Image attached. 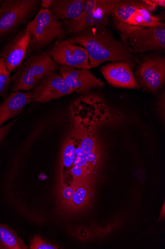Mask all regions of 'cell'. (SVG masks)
Returning a JSON list of instances; mask_svg holds the SVG:
<instances>
[{
    "mask_svg": "<svg viewBox=\"0 0 165 249\" xmlns=\"http://www.w3.org/2000/svg\"><path fill=\"white\" fill-rule=\"evenodd\" d=\"M75 187V193L64 210L67 212H78L89 204L91 196V184L82 183Z\"/></svg>",
    "mask_w": 165,
    "mask_h": 249,
    "instance_id": "e0dca14e",
    "label": "cell"
},
{
    "mask_svg": "<svg viewBox=\"0 0 165 249\" xmlns=\"http://www.w3.org/2000/svg\"><path fill=\"white\" fill-rule=\"evenodd\" d=\"M29 246L9 226L0 223V249H27Z\"/></svg>",
    "mask_w": 165,
    "mask_h": 249,
    "instance_id": "d6986e66",
    "label": "cell"
},
{
    "mask_svg": "<svg viewBox=\"0 0 165 249\" xmlns=\"http://www.w3.org/2000/svg\"><path fill=\"white\" fill-rule=\"evenodd\" d=\"M135 75L145 89L157 92L165 82V58L157 56L146 59L137 68Z\"/></svg>",
    "mask_w": 165,
    "mask_h": 249,
    "instance_id": "ba28073f",
    "label": "cell"
},
{
    "mask_svg": "<svg viewBox=\"0 0 165 249\" xmlns=\"http://www.w3.org/2000/svg\"><path fill=\"white\" fill-rule=\"evenodd\" d=\"M16 122V120H15L5 125H2L0 127V144H1L4 140L6 136L8 134L12 126Z\"/></svg>",
    "mask_w": 165,
    "mask_h": 249,
    "instance_id": "7402d4cb",
    "label": "cell"
},
{
    "mask_svg": "<svg viewBox=\"0 0 165 249\" xmlns=\"http://www.w3.org/2000/svg\"><path fill=\"white\" fill-rule=\"evenodd\" d=\"M110 16L106 0H86L81 15L76 19L65 20L64 28L69 33L78 34L92 27H106Z\"/></svg>",
    "mask_w": 165,
    "mask_h": 249,
    "instance_id": "5b68a950",
    "label": "cell"
},
{
    "mask_svg": "<svg viewBox=\"0 0 165 249\" xmlns=\"http://www.w3.org/2000/svg\"><path fill=\"white\" fill-rule=\"evenodd\" d=\"M75 144L72 136L65 142L62 150L60 171V183L68 184L71 170L76 157Z\"/></svg>",
    "mask_w": 165,
    "mask_h": 249,
    "instance_id": "2e32d148",
    "label": "cell"
},
{
    "mask_svg": "<svg viewBox=\"0 0 165 249\" xmlns=\"http://www.w3.org/2000/svg\"><path fill=\"white\" fill-rule=\"evenodd\" d=\"M125 24L145 28H165V24L159 17L153 15L147 9H139L133 13Z\"/></svg>",
    "mask_w": 165,
    "mask_h": 249,
    "instance_id": "ac0fdd59",
    "label": "cell"
},
{
    "mask_svg": "<svg viewBox=\"0 0 165 249\" xmlns=\"http://www.w3.org/2000/svg\"><path fill=\"white\" fill-rule=\"evenodd\" d=\"M148 3L156 7L159 6L161 7L165 8V0H147Z\"/></svg>",
    "mask_w": 165,
    "mask_h": 249,
    "instance_id": "603a6c76",
    "label": "cell"
},
{
    "mask_svg": "<svg viewBox=\"0 0 165 249\" xmlns=\"http://www.w3.org/2000/svg\"><path fill=\"white\" fill-rule=\"evenodd\" d=\"M106 2L110 10V16L115 21L123 23L137 10L145 9L151 12L156 9V7L150 4L145 0H106Z\"/></svg>",
    "mask_w": 165,
    "mask_h": 249,
    "instance_id": "5bb4252c",
    "label": "cell"
},
{
    "mask_svg": "<svg viewBox=\"0 0 165 249\" xmlns=\"http://www.w3.org/2000/svg\"><path fill=\"white\" fill-rule=\"evenodd\" d=\"M38 48L46 46L64 36L63 26L48 9H41L28 24L26 29Z\"/></svg>",
    "mask_w": 165,
    "mask_h": 249,
    "instance_id": "8992f818",
    "label": "cell"
},
{
    "mask_svg": "<svg viewBox=\"0 0 165 249\" xmlns=\"http://www.w3.org/2000/svg\"><path fill=\"white\" fill-rule=\"evenodd\" d=\"M47 53L61 66L88 70L91 69L87 51L67 40L57 43Z\"/></svg>",
    "mask_w": 165,
    "mask_h": 249,
    "instance_id": "52a82bcc",
    "label": "cell"
},
{
    "mask_svg": "<svg viewBox=\"0 0 165 249\" xmlns=\"http://www.w3.org/2000/svg\"><path fill=\"white\" fill-rule=\"evenodd\" d=\"M32 90L12 92L0 105V127L7 121L18 116L25 107L32 102Z\"/></svg>",
    "mask_w": 165,
    "mask_h": 249,
    "instance_id": "4fadbf2b",
    "label": "cell"
},
{
    "mask_svg": "<svg viewBox=\"0 0 165 249\" xmlns=\"http://www.w3.org/2000/svg\"><path fill=\"white\" fill-rule=\"evenodd\" d=\"M84 3L85 0H53L49 10L58 20H73L81 15Z\"/></svg>",
    "mask_w": 165,
    "mask_h": 249,
    "instance_id": "9a60e30c",
    "label": "cell"
},
{
    "mask_svg": "<svg viewBox=\"0 0 165 249\" xmlns=\"http://www.w3.org/2000/svg\"><path fill=\"white\" fill-rule=\"evenodd\" d=\"M74 92L61 75L51 72L32 90V102L45 103Z\"/></svg>",
    "mask_w": 165,
    "mask_h": 249,
    "instance_id": "9c48e42d",
    "label": "cell"
},
{
    "mask_svg": "<svg viewBox=\"0 0 165 249\" xmlns=\"http://www.w3.org/2000/svg\"><path fill=\"white\" fill-rule=\"evenodd\" d=\"M31 39L30 32L26 29L23 30L10 41L0 53V58L11 72L25 59Z\"/></svg>",
    "mask_w": 165,
    "mask_h": 249,
    "instance_id": "30bf717a",
    "label": "cell"
},
{
    "mask_svg": "<svg viewBox=\"0 0 165 249\" xmlns=\"http://www.w3.org/2000/svg\"><path fill=\"white\" fill-rule=\"evenodd\" d=\"M115 27L129 41L133 52L143 54L165 49V28H145L115 21Z\"/></svg>",
    "mask_w": 165,
    "mask_h": 249,
    "instance_id": "3957f363",
    "label": "cell"
},
{
    "mask_svg": "<svg viewBox=\"0 0 165 249\" xmlns=\"http://www.w3.org/2000/svg\"><path fill=\"white\" fill-rule=\"evenodd\" d=\"M59 69V65L47 53L32 56L12 77V91H30L47 74Z\"/></svg>",
    "mask_w": 165,
    "mask_h": 249,
    "instance_id": "7a4b0ae2",
    "label": "cell"
},
{
    "mask_svg": "<svg viewBox=\"0 0 165 249\" xmlns=\"http://www.w3.org/2000/svg\"><path fill=\"white\" fill-rule=\"evenodd\" d=\"M60 70L62 78L75 92L88 94L91 89L105 84L88 70L61 66Z\"/></svg>",
    "mask_w": 165,
    "mask_h": 249,
    "instance_id": "8fae6325",
    "label": "cell"
},
{
    "mask_svg": "<svg viewBox=\"0 0 165 249\" xmlns=\"http://www.w3.org/2000/svg\"><path fill=\"white\" fill-rule=\"evenodd\" d=\"M101 72L111 85L119 88L139 89L140 85L127 63L116 62L102 68Z\"/></svg>",
    "mask_w": 165,
    "mask_h": 249,
    "instance_id": "7c38bea8",
    "label": "cell"
},
{
    "mask_svg": "<svg viewBox=\"0 0 165 249\" xmlns=\"http://www.w3.org/2000/svg\"><path fill=\"white\" fill-rule=\"evenodd\" d=\"M52 2L53 0H42L41 1V6L42 9L49 10Z\"/></svg>",
    "mask_w": 165,
    "mask_h": 249,
    "instance_id": "cb8c5ba5",
    "label": "cell"
},
{
    "mask_svg": "<svg viewBox=\"0 0 165 249\" xmlns=\"http://www.w3.org/2000/svg\"><path fill=\"white\" fill-rule=\"evenodd\" d=\"M11 72L0 58V97H5L11 84Z\"/></svg>",
    "mask_w": 165,
    "mask_h": 249,
    "instance_id": "ffe728a7",
    "label": "cell"
},
{
    "mask_svg": "<svg viewBox=\"0 0 165 249\" xmlns=\"http://www.w3.org/2000/svg\"><path fill=\"white\" fill-rule=\"evenodd\" d=\"M87 52L90 64L95 68L105 61H121L134 67L133 52L125 42L115 39L106 27H92L67 40Z\"/></svg>",
    "mask_w": 165,
    "mask_h": 249,
    "instance_id": "6da1fadb",
    "label": "cell"
},
{
    "mask_svg": "<svg viewBox=\"0 0 165 249\" xmlns=\"http://www.w3.org/2000/svg\"><path fill=\"white\" fill-rule=\"evenodd\" d=\"M30 249H57V247L44 240L40 235H35L30 244Z\"/></svg>",
    "mask_w": 165,
    "mask_h": 249,
    "instance_id": "44dd1931",
    "label": "cell"
},
{
    "mask_svg": "<svg viewBox=\"0 0 165 249\" xmlns=\"http://www.w3.org/2000/svg\"><path fill=\"white\" fill-rule=\"evenodd\" d=\"M41 5L38 0H6L0 6V37L24 23Z\"/></svg>",
    "mask_w": 165,
    "mask_h": 249,
    "instance_id": "277c9868",
    "label": "cell"
},
{
    "mask_svg": "<svg viewBox=\"0 0 165 249\" xmlns=\"http://www.w3.org/2000/svg\"><path fill=\"white\" fill-rule=\"evenodd\" d=\"M1 2H2V1H0V3H1Z\"/></svg>",
    "mask_w": 165,
    "mask_h": 249,
    "instance_id": "d4e9b609",
    "label": "cell"
}]
</instances>
